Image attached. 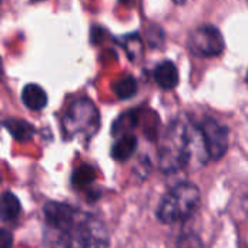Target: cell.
<instances>
[{
    "mask_svg": "<svg viewBox=\"0 0 248 248\" xmlns=\"http://www.w3.org/2000/svg\"><path fill=\"white\" fill-rule=\"evenodd\" d=\"M137 121H138V116H137L135 112H129V113H126V115H122V116L116 121V124L113 125V134H115L118 129L124 131V129L134 128V126L137 125Z\"/></svg>",
    "mask_w": 248,
    "mask_h": 248,
    "instance_id": "cell-15",
    "label": "cell"
},
{
    "mask_svg": "<svg viewBox=\"0 0 248 248\" xmlns=\"http://www.w3.org/2000/svg\"><path fill=\"white\" fill-rule=\"evenodd\" d=\"M22 102L31 110H41L46 106L48 97L45 90L38 84H26L22 90Z\"/></svg>",
    "mask_w": 248,
    "mask_h": 248,
    "instance_id": "cell-9",
    "label": "cell"
},
{
    "mask_svg": "<svg viewBox=\"0 0 248 248\" xmlns=\"http://www.w3.org/2000/svg\"><path fill=\"white\" fill-rule=\"evenodd\" d=\"M195 157L201 164H205L208 160L198 126L182 122L173 124L161 144L160 169L164 173L179 171L187 167Z\"/></svg>",
    "mask_w": 248,
    "mask_h": 248,
    "instance_id": "cell-2",
    "label": "cell"
},
{
    "mask_svg": "<svg viewBox=\"0 0 248 248\" xmlns=\"http://www.w3.org/2000/svg\"><path fill=\"white\" fill-rule=\"evenodd\" d=\"M202 141L211 160H221L228 150V128L219 124L217 119L206 118L198 126Z\"/></svg>",
    "mask_w": 248,
    "mask_h": 248,
    "instance_id": "cell-5",
    "label": "cell"
},
{
    "mask_svg": "<svg viewBox=\"0 0 248 248\" xmlns=\"http://www.w3.org/2000/svg\"><path fill=\"white\" fill-rule=\"evenodd\" d=\"M177 248H203V243L199 235L193 232H185L177 238Z\"/></svg>",
    "mask_w": 248,
    "mask_h": 248,
    "instance_id": "cell-14",
    "label": "cell"
},
{
    "mask_svg": "<svg viewBox=\"0 0 248 248\" xmlns=\"http://www.w3.org/2000/svg\"><path fill=\"white\" fill-rule=\"evenodd\" d=\"M138 145V141L134 135L131 134H125L122 135L112 147V158L116 161H126L132 157V154L135 153Z\"/></svg>",
    "mask_w": 248,
    "mask_h": 248,
    "instance_id": "cell-10",
    "label": "cell"
},
{
    "mask_svg": "<svg viewBox=\"0 0 248 248\" xmlns=\"http://www.w3.org/2000/svg\"><path fill=\"white\" fill-rule=\"evenodd\" d=\"M113 92L115 94L122 99V100H126V99H131L132 96H135V93L138 92V84H137V80L131 76L128 77H124L121 80H118L113 86Z\"/></svg>",
    "mask_w": 248,
    "mask_h": 248,
    "instance_id": "cell-12",
    "label": "cell"
},
{
    "mask_svg": "<svg viewBox=\"0 0 248 248\" xmlns=\"http://www.w3.org/2000/svg\"><path fill=\"white\" fill-rule=\"evenodd\" d=\"M22 214L19 199L12 192H3L0 195V221L4 224H15Z\"/></svg>",
    "mask_w": 248,
    "mask_h": 248,
    "instance_id": "cell-7",
    "label": "cell"
},
{
    "mask_svg": "<svg viewBox=\"0 0 248 248\" xmlns=\"http://www.w3.org/2000/svg\"><path fill=\"white\" fill-rule=\"evenodd\" d=\"M0 248H13V235L4 228H0Z\"/></svg>",
    "mask_w": 248,
    "mask_h": 248,
    "instance_id": "cell-16",
    "label": "cell"
},
{
    "mask_svg": "<svg viewBox=\"0 0 248 248\" xmlns=\"http://www.w3.org/2000/svg\"><path fill=\"white\" fill-rule=\"evenodd\" d=\"M201 205L199 187L193 183L183 182L171 187L160 201L157 208V218L160 222L173 225L187 221Z\"/></svg>",
    "mask_w": 248,
    "mask_h": 248,
    "instance_id": "cell-3",
    "label": "cell"
},
{
    "mask_svg": "<svg viewBox=\"0 0 248 248\" xmlns=\"http://www.w3.org/2000/svg\"><path fill=\"white\" fill-rule=\"evenodd\" d=\"M94 179H96V170L90 166H81L74 170L71 183H73V186L81 189V187H86L90 183H93Z\"/></svg>",
    "mask_w": 248,
    "mask_h": 248,
    "instance_id": "cell-13",
    "label": "cell"
},
{
    "mask_svg": "<svg viewBox=\"0 0 248 248\" xmlns=\"http://www.w3.org/2000/svg\"><path fill=\"white\" fill-rule=\"evenodd\" d=\"M0 182H1V173H0Z\"/></svg>",
    "mask_w": 248,
    "mask_h": 248,
    "instance_id": "cell-18",
    "label": "cell"
},
{
    "mask_svg": "<svg viewBox=\"0 0 248 248\" xmlns=\"http://www.w3.org/2000/svg\"><path fill=\"white\" fill-rule=\"evenodd\" d=\"M154 80L160 87L166 90L174 89L179 84V73L174 62L163 61L161 64H158L154 71Z\"/></svg>",
    "mask_w": 248,
    "mask_h": 248,
    "instance_id": "cell-8",
    "label": "cell"
},
{
    "mask_svg": "<svg viewBox=\"0 0 248 248\" xmlns=\"http://www.w3.org/2000/svg\"><path fill=\"white\" fill-rule=\"evenodd\" d=\"M173 1H174L176 4H183V3H185L186 0H173Z\"/></svg>",
    "mask_w": 248,
    "mask_h": 248,
    "instance_id": "cell-17",
    "label": "cell"
},
{
    "mask_svg": "<svg viewBox=\"0 0 248 248\" xmlns=\"http://www.w3.org/2000/svg\"><path fill=\"white\" fill-rule=\"evenodd\" d=\"M189 48L198 55L215 57L224 51L225 41L218 28L212 25H203L192 32L189 38Z\"/></svg>",
    "mask_w": 248,
    "mask_h": 248,
    "instance_id": "cell-6",
    "label": "cell"
},
{
    "mask_svg": "<svg viewBox=\"0 0 248 248\" xmlns=\"http://www.w3.org/2000/svg\"><path fill=\"white\" fill-rule=\"evenodd\" d=\"M45 248H108L109 232L105 222L89 212L64 202L44 206Z\"/></svg>",
    "mask_w": 248,
    "mask_h": 248,
    "instance_id": "cell-1",
    "label": "cell"
},
{
    "mask_svg": "<svg viewBox=\"0 0 248 248\" xmlns=\"http://www.w3.org/2000/svg\"><path fill=\"white\" fill-rule=\"evenodd\" d=\"M3 126L19 142L31 141L33 138V135H35V128L31 124H28L26 121H22V119H6L3 122Z\"/></svg>",
    "mask_w": 248,
    "mask_h": 248,
    "instance_id": "cell-11",
    "label": "cell"
},
{
    "mask_svg": "<svg viewBox=\"0 0 248 248\" xmlns=\"http://www.w3.org/2000/svg\"><path fill=\"white\" fill-rule=\"evenodd\" d=\"M0 1H1V0H0Z\"/></svg>",
    "mask_w": 248,
    "mask_h": 248,
    "instance_id": "cell-19",
    "label": "cell"
},
{
    "mask_svg": "<svg viewBox=\"0 0 248 248\" xmlns=\"http://www.w3.org/2000/svg\"><path fill=\"white\" fill-rule=\"evenodd\" d=\"M100 125L99 110L89 99L74 100L61 119V129L65 140H90Z\"/></svg>",
    "mask_w": 248,
    "mask_h": 248,
    "instance_id": "cell-4",
    "label": "cell"
}]
</instances>
